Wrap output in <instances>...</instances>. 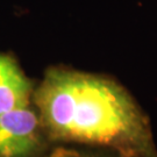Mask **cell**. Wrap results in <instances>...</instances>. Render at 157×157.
<instances>
[{"mask_svg":"<svg viewBox=\"0 0 157 157\" xmlns=\"http://www.w3.org/2000/svg\"><path fill=\"white\" fill-rule=\"evenodd\" d=\"M34 104L50 140L122 157H157L147 113L114 78L52 67L35 87Z\"/></svg>","mask_w":157,"mask_h":157,"instance_id":"cell-1","label":"cell"},{"mask_svg":"<svg viewBox=\"0 0 157 157\" xmlns=\"http://www.w3.org/2000/svg\"><path fill=\"white\" fill-rule=\"evenodd\" d=\"M43 134L35 104L0 114V157H32Z\"/></svg>","mask_w":157,"mask_h":157,"instance_id":"cell-2","label":"cell"},{"mask_svg":"<svg viewBox=\"0 0 157 157\" xmlns=\"http://www.w3.org/2000/svg\"><path fill=\"white\" fill-rule=\"evenodd\" d=\"M34 91L17 59L0 54V114L34 105Z\"/></svg>","mask_w":157,"mask_h":157,"instance_id":"cell-3","label":"cell"},{"mask_svg":"<svg viewBox=\"0 0 157 157\" xmlns=\"http://www.w3.org/2000/svg\"><path fill=\"white\" fill-rule=\"evenodd\" d=\"M49 157H122L115 152L97 149V148H87L83 147L78 148H58L51 154Z\"/></svg>","mask_w":157,"mask_h":157,"instance_id":"cell-4","label":"cell"}]
</instances>
